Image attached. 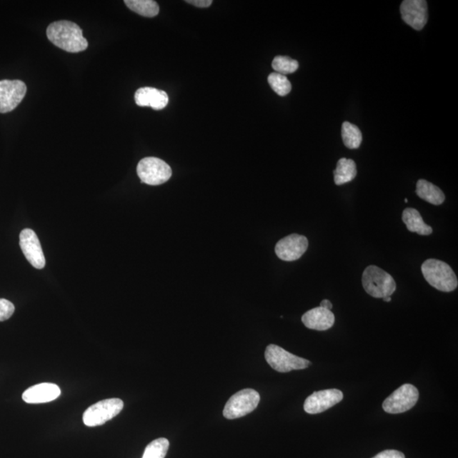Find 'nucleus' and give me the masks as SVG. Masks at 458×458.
I'll return each mask as SVG.
<instances>
[{"label": "nucleus", "instance_id": "obj_1", "mask_svg": "<svg viewBox=\"0 0 458 458\" xmlns=\"http://www.w3.org/2000/svg\"><path fill=\"white\" fill-rule=\"evenodd\" d=\"M47 37L56 47L69 53L84 51L89 46L83 30L78 24L69 21L53 22L48 26Z\"/></svg>", "mask_w": 458, "mask_h": 458}, {"label": "nucleus", "instance_id": "obj_2", "mask_svg": "<svg viewBox=\"0 0 458 458\" xmlns=\"http://www.w3.org/2000/svg\"><path fill=\"white\" fill-rule=\"evenodd\" d=\"M422 273L432 287L442 292H452L457 288V276L447 263L429 259L421 267Z\"/></svg>", "mask_w": 458, "mask_h": 458}, {"label": "nucleus", "instance_id": "obj_3", "mask_svg": "<svg viewBox=\"0 0 458 458\" xmlns=\"http://www.w3.org/2000/svg\"><path fill=\"white\" fill-rule=\"evenodd\" d=\"M362 281L365 292L374 298L392 297L397 289L392 276L374 265L367 267Z\"/></svg>", "mask_w": 458, "mask_h": 458}, {"label": "nucleus", "instance_id": "obj_4", "mask_svg": "<svg viewBox=\"0 0 458 458\" xmlns=\"http://www.w3.org/2000/svg\"><path fill=\"white\" fill-rule=\"evenodd\" d=\"M265 358L272 369L279 372V373H289L292 370L306 369L311 364V362L305 358L294 355L276 344H269L267 347Z\"/></svg>", "mask_w": 458, "mask_h": 458}, {"label": "nucleus", "instance_id": "obj_5", "mask_svg": "<svg viewBox=\"0 0 458 458\" xmlns=\"http://www.w3.org/2000/svg\"><path fill=\"white\" fill-rule=\"evenodd\" d=\"M124 407V402L118 398L106 399L95 403L84 412V423L88 427L103 425L119 414Z\"/></svg>", "mask_w": 458, "mask_h": 458}, {"label": "nucleus", "instance_id": "obj_6", "mask_svg": "<svg viewBox=\"0 0 458 458\" xmlns=\"http://www.w3.org/2000/svg\"><path fill=\"white\" fill-rule=\"evenodd\" d=\"M260 394L255 389H244L231 397L224 407V416L235 419L251 414L260 402Z\"/></svg>", "mask_w": 458, "mask_h": 458}, {"label": "nucleus", "instance_id": "obj_7", "mask_svg": "<svg viewBox=\"0 0 458 458\" xmlns=\"http://www.w3.org/2000/svg\"><path fill=\"white\" fill-rule=\"evenodd\" d=\"M137 174L144 184L161 185L171 179V167L164 161L156 157H146L139 162Z\"/></svg>", "mask_w": 458, "mask_h": 458}, {"label": "nucleus", "instance_id": "obj_8", "mask_svg": "<svg viewBox=\"0 0 458 458\" xmlns=\"http://www.w3.org/2000/svg\"><path fill=\"white\" fill-rule=\"evenodd\" d=\"M419 392L414 385L406 384L385 399L383 409L389 414H399L412 409L418 402Z\"/></svg>", "mask_w": 458, "mask_h": 458}, {"label": "nucleus", "instance_id": "obj_9", "mask_svg": "<svg viewBox=\"0 0 458 458\" xmlns=\"http://www.w3.org/2000/svg\"><path fill=\"white\" fill-rule=\"evenodd\" d=\"M26 94V86L21 80L0 81V113L11 112L19 106Z\"/></svg>", "mask_w": 458, "mask_h": 458}, {"label": "nucleus", "instance_id": "obj_10", "mask_svg": "<svg viewBox=\"0 0 458 458\" xmlns=\"http://www.w3.org/2000/svg\"><path fill=\"white\" fill-rule=\"evenodd\" d=\"M344 394L337 389H324L312 394L304 403V410L308 414H319L338 404L343 400Z\"/></svg>", "mask_w": 458, "mask_h": 458}, {"label": "nucleus", "instance_id": "obj_11", "mask_svg": "<svg viewBox=\"0 0 458 458\" xmlns=\"http://www.w3.org/2000/svg\"><path fill=\"white\" fill-rule=\"evenodd\" d=\"M307 248L308 239L305 236L293 234L277 243L275 253L281 260L294 262L300 259Z\"/></svg>", "mask_w": 458, "mask_h": 458}, {"label": "nucleus", "instance_id": "obj_12", "mask_svg": "<svg viewBox=\"0 0 458 458\" xmlns=\"http://www.w3.org/2000/svg\"><path fill=\"white\" fill-rule=\"evenodd\" d=\"M20 247L26 260L37 269H43L46 264L42 247L34 230L26 229L20 234Z\"/></svg>", "mask_w": 458, "mask_h": 458}, {"label": "nucleus", "instance_id": "obj_13", "mask_svg": "<svg viewBox=\"0 0 458 458\" xmlns=\"http://www.w3.org/2000/svg\"><path fill=\"white\" fill-rule=\"evenodd\" d=\"M402 20L412 29L420 31L428 21V4L424 0H405L401 4Z\"/></svg>", "mask_w": 458, "mask_h": 458}, {"label": "nucleus", "instance_id": "obj_14", "mask_svg": "<svg viewBox=\"0 0 458 458\" xmlns=\"http://www.w3.org/2000/svg\"><path fill=\"white\" fill-rule=\"evenodd\" d=\"M61 396V389L51 383L34 385L22 394V399L29 404H40L56 400Z\"/></svg>", "mask_w": 458, "mask_h": 458}, {"label": "nucleus", "instance_id": "obj_15", "mask_svg": "<svg viewBox=\"0 0 458 458\" xmlns=\"http://www.w3.org/2000/svg\"><path fill=\"white\" fill-rule=\"evenodd\" d=\"M134 99L139 106H151L156 111L162 110L169 102V95L165 91L151 87L138 89L135 93Z\"/></svg>", "mask_w": 458, "mask_h": 458}, {"label": "nucleus", "instance_id": "obj_16", "mask_svg": "<svg viewBox=\"0 0 458 458\" xmlns=\"http://www.w3.org/2000/svg\"><path fill=\"white\" fill-rule=\"evenodd\" d=\"M334 315L332 312L319 307L306 312L302 321L307 328L317 331H325L333 327Z\"/></svg>", "mask_w": 458, "mask_h": 458}, {"label": "nucleus", "instance_id": "obj_17", "mask_svg": "<svg viewBox=\"0 0 458 458\" xmlns=\"http://www.w3.org/2000/svg\"><path fill=\"white\" fill-rule=\"evenodd\" d=\"M402 221L408 230L419 235H429L433 233L432 226L426 224L418 210L407 208L402 213Z\"/></svg>", "mask_w": 458, "mask_h": 458}, {"label": "nucleus", "instance_id": "obj_18", "mask_svg": "<svg viewBox=\"0 0 458 458\" xmlns=\"http://www.w3.org/2000/svg\"><path fill=\"white\" fill-rule=\"evenodd\" d=\"M416 194L424 201L434 206L442 205L445 201V194L442 190L424 179H420L417 183Z\"/></svg>", "mask_w": 458, "mask_h": 458}, {"label": "nucleus", "instance_id": "obj_19", "mask_svg": "<svg viewBox=\"0 0 458 458\" xmlns=\"http://www.w3.org/2000/svg\"><path fill=\"white\" fill-rule=\"evenodd\" d=\"M357 174L355 161L351 159H339L337 169L334 171V183L337 185H343L351 182Z\"/></svg>", "mask_w": 458, "mask_h": 458}, {"label": "nucleus", "instance_id": "obj_20", "mask_svg": "<svg viewBox=\"0 0 458 458\" xmlns=\"http://www.w3.org/2000/svg\"><path fill=\"white\" fill-rule=\"evenodd\" d=\"M124 3L131 11L144 17H155L160 11L158 4L153 0H125Z\"/></svg>", "mask_w": 458, "mask_h": 458}, {"label": "nucleus", "instance_id": "obj_21", "mask_svg": "<svg viewBox=\"0 0 458 458\" xmlns=\"http://www.w3.org/2000/svg\"><path fill=\"white\" fill-rule=\"evenodd\" d=\"M342 135L343 142L347 148L353 149L360 147L362 135L357 126L344 121L342 124Z\"/></svg>", "mask_w": 458, "mask_h": 458}, {"label": "nucleus", "instance_id": "obj_22", "mask_svg": "<svg viewBox=\"0 0 458 458\" xmlns=\"http://www.w3.org/2000/svg\"><path fill=\"white\" fill-rule=\"evenodd\" d=\"M169 445V439L166 438L156 439L145 448L142 458H165Z\"/></svg>", "mask_w": 458, "mask_h": 458}, {"label": "nucleus", "instance_id": "obj_23", "mask_svg": "<svg viewBox=\"0 0 458 458\" xmlns=\"http://www.w3.org/2000/svg\"><path fill=\"white\" fill-rule=\"evenodd\" d=\"M269 84L274 91L280 96H285L292 91V86L287 76L277 72H273L269 76Z\"/></svg>", "mask_w": 458, "mask_h": 458}, {"label": "nucleus", "instance_id": "obj_24", "mask_svg": "<svg viewBox=\"0 0 458 458\" xmlns=\"http://www.w3.org/2000/svg\"><path fill=\"white\" fill-rule=\"evenodd\" d=\"M274 70L277 74L287 75L294 74L299 68V63L287 56H276L272 63Z\"/></svg>", "mask_w": 458, "mask_h": 458}, {"label": "nucleus", "instance_id": "obj_25", "mask_svg": "<svg viewBox=\"0 0 458 458\" xmlns=\"http://www.w3.org/2000/svg\"><path fill=\"white\" fill-rule=\"evenodd\" d=\"M15 312V306L6 299H0V322L11 319Z\"/></svg>", "mask_w": 458, "mask_h": 458}, {"label": "nucleus", "instance_id": "obj_26", "mask_svg": "<svg viewBox=\"0 0 458 458\" xmlns=\"http://www.w3.org/2000/svg\"><path fill=\"white\" fill-rule=\"evenodd\" d=\"M373 458H406L402 452L396 450H387L379 453Z\"/></svg>", "mask_w": 458, "mask_h": 458}, {"label": "nucleus", "instance_id": "obj_27", "mask_svg": "<svg viewBox=\"0 0 458 458\" xmlns=\"http://www.w3.org/2000/svg\"><path fill=\"white\" fill-rule=\"evenodd\" d=\"M186 3L199 8L209 7L212 4L211 0H187Z\"/></svg>", "mask_w": 458, "mask_h": 458}, {"label": "nucleus", "instance_id": "obj_28", "mask_svg": "<svg viewBox=\"0 0 458 458\" xmlns=\"http://www.w3.org/2000/svg\"><path fill=\"white\" fill-rule=\"evenodd\" d=\"M319 307L325 308V309L331 311V309H332V308H333V304L331 303V302L329 301V300H324L323 302H321Z\"/></svg>", "mask_w": 458, "mask_h": 458}, {"label": "nucleus", "instance_id": "obj_29", "mask_svg": "<svg viewBox=\"0 0 458 458\" xmlns=\"http://www.w3.org/2000/svg\"><path fill=\"white\" fill-rule=\"evenodd\" d=\"M383 300L387 302H392V297H385L383 299Z\"/></svg>", "mask_w": 458, "mask_h": 458}, {"label": "nucleus", "instance_id": "obj_30", "mask_svg": "<svg viewBox=\"0 0 458 458\" xmlns=\"http://www.w3.org/2000/svg\"><path fill=\"white\" fill-rule=\"evenodd\" d=\"M407 202H408V199H405V203H407Z\"/></svg>", "mask_w": 458, "mask_h": 458}]
</instances>
